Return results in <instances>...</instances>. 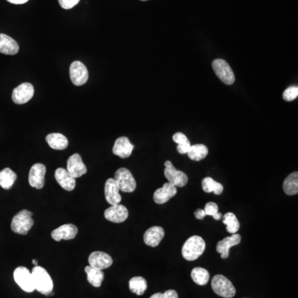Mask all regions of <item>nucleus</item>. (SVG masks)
I'll use <instances>...</instances> for the list:
<instances>
[{
    "label": "nucleus",
    "mask_w": 298,
    "mask_h": 298,
    "mask_svg": "<svg viewBox=\"0 0 298 298\" xmlns=\"http://www.w3.org/2000/svg\"><path fill=\"white\" fill-rule=\"evenodd\" d=\"M32 274L35 290L46 296L52 295L53 291V282L47 271L43 267L37 265L33 267Z\"/></svg>",
    "instance_id": "nucleus-1"
},
{
    "label": "nucleus",
    "mask_w": 298,
    "mask_h": 298,
    "mask_svg": "<svg viewBox=\"0 0 298 298\" xmlns=\"http://www.w3.org/2000/svg\"><path fill=\"white\" fill-rule=\"evenodd\" d=\"M206 250V242L202 237L194 235L189 238L182 246V257L187 261H194L202 256Z\"/></svg>",
    "instance_id": "nucleus-2"
},
{
    "label": "nucleus",
    "mask_w": 298,
    "mask_h": 298,
    "mask_svg": "<svg viewBox=\"0 0 298 298\" xmlns=\"http://www.w3.org/2000/svg\"><path fill=\"white\" fill-rule=\"evenodd\" d=\"M33 224V213L27 210H22L13 218L11 229L14 233L25 235L31 230Z\"/></svg>",
    "instance_id": "nucleus-3"
},
{
    "label": "nucleus",
    "mask_w": 298,
    "mask_h": 298,
    "mask_svg": "<svg viewBox=\"0 0 298 298\" xmlns=\"http://www.w3.org/2000/svg\"><path fill=\"white\" fill-rule=\"evenodd\" d=\"M211 287L215 293L224 298H232L236 293L233 283L226 277L218 274L211 281Z\"/></svg>",
    "instance_id": "nucleus-4"
},
{
    "label": "nucleus",
    "mask_w": 298,
    "mask_h": 298,
    "mask_svg": "<svg viewBox=\"0 0 298 298\" xmlns=\"http://www.w3.org/2000/svg\"><path fill=\"white\" fill-rule=\"evenodd\" d=\"M114 179L116 181L119 190L123 192H134L136 189V181L129 169L122 167L117 170Z\"/></svg>",
    "instance_id": "nucleus-5"
},
{
    "label": "nucleus",
    "mask_w": 298,
    "mask_h": 298,
    "mask_svg": "<svg viewBox=\"0 0 298 298\" xmlns=\"http://www.w3.org/2000/svg\"><path fill=\"white\" fill-rule=\"evenodd\" d=\"M212 68L219 79L226 85H232L235 81V74L228 62L223 59H215L212 62Z\"/></svg>",
    "instance_id": "nucleus-6"
},
{
    "label": "nucleus",
    "mask_w": 298,
    "mask_h": 298,
    "mask_svg": "<svg viewBox=\"0 0 298 298\" xmlns=\"http://www.w3.org/2000/svg\"><path fill=\"white\" fill-rule=\"evenodd\" d=\"M13 279L24 292H33L35 290L33 274L27 267H17L13 272Z\"/></svg>",
    "instance_id": "nucleus-7"
},
{
    "label": "nucleus",
    "mask_w": 298,
    "mask_h": 298,
    "mask_svg": "<svg viewBox=\"0 0 298 298\" xmlns=\"http://www.w3.org/2000/svg\"><path fill=\"white\" fill-rule=\"evenodd\" d=\"M164 175L169 183L176 187H183L188 182V177L183 171H179L174 167L170 161L165 162Z\"/></svg>",
    "instance_id": "nucleus-8"
},
{
    "label": "nucleus",
    "mask_w": 298,
    "mask_h": 298,
    "mask_svg": "<svg viewBox=\"0 0 298 298\" xmlns=\"http://www.w3.org/2000/svg\"><path fill=\"white\" fill-rule=\"evenodd\" d=\"M70 77L74 86H81L87 82L89 73L86 66L82 62L76 61L70 65Z\"/></svg>",
    "instance_id": "nucleus-9"
},
{
    "label": "nucleus",
    "mask_w": 298,
    "mask_h": 298,
    "mask_svg": "<svg viewBox=\"0 0 298 298\" xmlns=\"http://www.w3.org/2000/svg\"><path fill=\"white\" fill-rule=\"evenodd\" d=\"M34 94V88L30 83H22L13 90L12 99L17 105H23L29 102Z\"/></svg>",
    "instance_id": "nucleus-10"
},
{
    "label": "nucleus",
    "mask_w": 298,
    "mask_h": 298,
    "mask_svg": "<svg viewBox=\"0 0 298 298\" xmlns=\"http://www.w3.org/2000/svg\"><path fill=\"white\" fill-rule=\"evenodd\" d=\"M46 167L42 163H36L30 169L29 182L32 187L36 189H42L45 184V174Z\"/></svg>",
    "instance_id": "nucleus-11"
},
{
    "label": "nucleus",
    "mask_w": 298,
    "mask_h": 298,
    "mask_svg": "<svg viewBox=\"0 0 298 298\" xmlns=\"http://www.w3.org/2000/svg\"><path fill=\"white\" fill-rule=\"evenodd\" d=\"M105 217L109 221L122 223L129 217V211L123 205H114L106 210Z\"/></svg>",
    "instance_id": "nucleus-12"
},
{
    "label": "nucleus",
    "mask_w": 298,
    "mask_h": 298,
    "mask_svg": "<svg viewBox=\"0 0 298 298\" xmlns=\"http://www.w3.org/2000/svg\"><path fill=\"white\" fill-rule=\"evenodd\" d=\"M67 171L74 178H81L87 172L86 166L82 161L81 155L74 154L70 156L67 160Z\"/></svg>",
    "instance_id": "nucleus-13"
},
{
    "label": "nucleus",
    "mask_w": 298,
    "mask_h": 298,
    "mask_svg": "<svg viewBox=\"0 0 298 298\" xmlns=\"http://www.w3.org/2000/svg\"><path fill=\"white\" fill-rule=\"evenodd\" d=\"M89 263L90 267L97 268V269L103 270L110 267L113 263V259L111 256L106 253L101 251H95L90 254L89 257Z\"/></svg>",
    "instance_id": "nucleus-14"
},
{
    "label": "nucleus",
    "mask_w": 298,
    "mask_h": 298,
    "mask_svg": "<svg viewBox=\"0 0 298 298\" xmlns=\"http://www.w3.org/2000/svg\"><path fill=\"white\" fill-rule=\"evenodd\" d=\"M119 187L117 184L116 181L114 178L108 179L105 186V195H106V202L111 206L119 204L121 202V195L119 194Z\"/></svg>",
    "instance_id": "nucleus-15"
},
{
    "label": "nucleus",
    "mask_w": 298,
    "mask_h": 298,
    "mask_svg": "<svg viewBox=\"0 0 298 298\" xmlns=\"http://www.w3.org/2000/svg\"><path fill=\"white\" fill-rule=\"evenodd\" d=\"M240 241H241V235L239 234H234L231 236L226 237L218 242L216 251L220 255L222 259H227L230 255V248L238 245Z\"/></svg>",
    "instance_id": "nucleus-16"
},
{
    "label": "nucleus",
    "mask_w": 298,
    "mask_h": 298,
    "mask_svg": "<svg viewBox=\"0 0 298 298\" xmlns=\"http://www.w3.org/2000/svg\"><path fill=\"white\" fill-rule=\"evenodd\" d=\"M77 233L78 229L77 226L72 224H66L53 230L52 232V237L56 241H61L62 239L70 240L74 239Z\"/></svg>",
    "instance_id": "nucleus-17"
},
{
    "label": "nucleus",
    "mask_w": 298,
    "mask_h": 298,
    "mask_svg": "<svg viewBox=\"0 0 298 298\" xmlns=\"http://www.w3.org/2000/svg\"><path fill=\"white\" fill-rule=\"evenodd\" d=\"M178 189L173 185L167 182L162 187L158 189L154 194V201L157 204L162 205L167 203L169 200L177 195Z\"/></svg>",
    "instance_id": "nucleus-18"
},
{
    "label": "nucleus",
    "mask_w": 298,
    "mask_h": 298,
    "mask_svg": "<svg viewBox=\"0 0 298 298\" xmlns=\"http://www.w3.org/2000/svg\"><path fill=\"white\" fill-rule=\"evenodd\" d=\"M134 148V146L130 143L129 138L126 137H120L117 138L114 143L113 154L121 158H127L130 157Z\"/></svg>",
    "instance_id": "nucleus-19"
},
{
    "label": "nucleus",
    "mask_w": 298,
    "mask_h": 298,
    "mask_svg": "<svg viewBox=\"0 0 298 298\" xmlns=\"http://www.w3.org/2000/svg\"><path fill=\"white\" fill-rule=\"evenodd\" d=\"M55 178L58 184L66 191H73L76 187V178L70 175L66 169L62 167L57 168L55 171Z\"/></svg>",
    "instance_id": "nucleus-20"
},
{
    "label": "nucleus",
    "mask_w": 298,
    "mask_h": 298,
    "mask_svg": "<svg viewBox=\"0 0 298 298\" xmlns=\"http://www.w3.org/2000/svg\"><path fill=\"white\" fill-rule=\"evenodd\" d=\"M164 230L160 226H153L145 232L143 240L147 245L150 247H157L164 237Z\"/></svg>",
    "instance_id": "nucleus-21"
},
{
    "label": "nucleus",
    "mask_w": 298,
    "mask_h": 298,
    "mask_svg": "<svg viewBox=\"0 0 298 298\" xmlns=\"http://www.w3.org/2000/svg\"><path fill=\"white\" fill-rule=\"evenodd\" d=\"M19 51V46L15 40L9 36L0 33V53L5 55H16Z\"/></svg>",
    "instance_id": "nucleus-22"
},
{
    "label": "nucleus",
    "mask_w": 298,
    "mask_h": 298,
    "mask_svg": "<svg viewBox=\"0 0 298 298\" xmlns=\"http://www.w3.org/2000/svg\"><path fill=\"white\" fill-rule=\"evenodd\" d=\"M46 143L52 148L56 150H64L68 147V139L63 134L53 133L46 136Z\"/></svg>",
    "instance_id": "nucleus-23"
},
{
    "label": "nucleus",
    "mask_w": 298,
    "mask_h": 298,
    "mask_svg": "<svg viewBox=\"0 0 298 298\" xmlns=\"http://www.w3.org/2000/svg\"><path fill=\"white\" fill-rule=\"evenodd\" d=\"M86 275H87V280L89 283L94 287H100L102 284L105 274L102 270L97 269L94 267L87 266L85 268Z\"/></svg>",
    "instance_id": "nucleus-24"
},
{
    "label": "nucleus",
    "mask_w": 298,
    "mask_h": 298,
    "mask_svg": "<svg viewBox=\"0 0 298 298\" xmlns=\"http://www.w3.org/2000/svg\"><path fill=\"white\" fill-rule=\"evenodd\" d=\"M283 191L288 195H296L298 193V173L294 171L290 174L283 182Z\"/></svg>",
    "instance_id": "nucleus-25"
},
{
    "label": "nucleus",
    "mask_w": 298,
    "mask_h": 298,
    "mask_svg": "<svg viewBox=\"0 0 298 298\" xmlns=\"http://www.w3.org/2000/svg\"><path fill=\"white\" fill-rule=\"evenodd\" d=\"M17 175L11 169L7 167L0 171V186L5 190H9L11 188L14 184Z\"/></svg>",
    "instance_id": "nucleus-26"
},
{
    "label": "nucleus",
    "mask_w": 298,
    "mask_h": 298,
    "mask_svg": "<svg viewBox=\"0 0 298 298\" xmlns=\"http://www.w3.org/2000/svg\"><path fill=\"white\" fill-rule=\"evenodd\" d=\"M130 289L133 293H135L138 296H141L144 293L147 288V281L143 279V277H134L130 279Z\"/></svg>",
    "instance_id": "nucleus-27"
},
{
    "label": "nucleus",
    "mask_w": 298,
    "mask_h": 298,
    "mask_svg": "<svg viewBox=\"0 0 298 298\" xmlns=\"http://www.w3.org/2000/svg\"><path fill=\"white\" fill-rule=\"evenodd\" d=\"M208 153V148L206 145L195 144L191 145V148L187 153V155H188L189 158H191V160L199 162V161L206 158Z\"/></svg>",
    "instance_id": "nucleus-28"
},
{
    "label": "nucleus",
    "mask_w": 298,
    "mask_h": 298,
    "mask_svg": "<svg viewBox=\"0 0 298 298\" xmlns=\"http://www.w3.org/2000/svg\"><path fill=\"white\" fill-rule=\"evenodd\" d=\"M202 189L206 193H215L220 195L224 191V186L219 182H215L213 178H206L202 181Z\"/></svg>",
    "instance_id": "nucleus-29"
},
{
    "label": "nucleus",
    "mask_w": 298,
    "mask_h": 298,
    "mask_svg": "<svg viewBox=\"0 0 298 298\" xmlns=\"http://www.w3.org/2000/svg\"><path fill=\"white\" fill-rule=\"evenodd\" d=\"M191 275L194 283L200 286L206 285L210 279V274L203 267H195L191 271Z\"/></svg>",
    "instance_id": "nucleus-30"
},
{
    "label": "nucleus",
    "mask_w": 298,
    "mask_h": 298,
    "mask_svg": "<svg viewBox=\"0 0 298 298\" xmlns=\"http://www.w3.org/2000/svg\"><path fill=\"white\" fill-rule=\"evenodd\" d=\"M223 223L226 225V230L230 234H236L240 227V224L235 214L232 212L226 213L223 216Z\"/></svg>",
    "instance_id": "nucleus-31"
},
{
    "label": "nucleus",
    "mask_w": 298,
    "mask_h": 298,
    "mask_svg": "<svg viewBox=\"0 0 298 298\" xmlns=\"http://www.w3.org/2000/svg\"><path fill=\"white\" fill-rule=\"evenodd\" d=\"M173 141L176 143H178V153L181 154H186L188 153L191 148V143L188 140L187 137L182 133H176L173 135Z\"/></svg>",
    "instance_id": "nucleus-32"
},
{
    "label": "nucleus",
    "mask_w": 298,
    "mask_h": 298,
    "mask_svg": "<svg viewBox=\"0 0 298 298\" xmlns=\"http://www.w3.org/2000/svg\"><path fill=\"white\" fill-rule=\"evenodd\" d=\"M204 211L206 215L212 216L216 220H219L222 218V214L219 212V207L215 202H208L205 206Z\"/></svg>",
    "instance_id": "nucleus-33"
},
{
    "label": "nucleus",
    "mask_w": 298,
    "mask_h": 298,
    "mask_svg": "<svg viewBox=\"0 0 298 298\" xmlns=\"http://www.w3.org/2000/svg\"><path fill=\"white\" fill-rule=\"evenodd\" d=\"M298 96L297 86H290L284 90L283 94V100L286 101H292Z\"/></svg>",
    "instance_id": "nucleus-34"
},
{
    "label": "nucleus",
    "mask_w": 298,
    "mask_h": 298,
    "mask_svg": "<svg viewBox=\"0 0 298 298\" xmlns=\"http://www.w3.org/2000/svg\"><path fill=\"white\" fill-rule=\"evenodd\" d=\"M150 298H178V294L175 290H167L163 293L158 292V293L154 294Z\"/></svg>",
    "instance_id": "nucleus-35"
},
{
    "label": "nucleus",
    "mask_w": 298,
    "mask_h": 298,
    "mask_svg": "<svg viewBox=\"0 0 298 298\" xmlns=\"http://www.w3.org/2000/svg\"><path fill=\"white\" fill-rule=\"evenodd\" d=\"M58 1L59 5L64 9H72L73 7L76 6L80 2V0H58Z\"/></svg>",
    "instance_id": "nucleus-36"
},
{
    "label": "nucleus",
    "mask_w": 298,
    "mask_h": 298,
    "mask_svg": "<svg viewBox=\"0 0 298 298\" xmlns=\"http://www.w3.org/2000/svg\"><path fill=\"white\" fill-rule=\"evenodd\" d=\"M194 215H195V218L198 219H204L206 216V212H205L204 210H202V209L196 210L194 213Z\"/></svg>",
    "instance_id": "nucleus-37"
},
{
    "label": "nucleus",
    "mask_w": 298,
    "mask_h": 298,
    "mask_svg": "<svg viewBox=\"0 0 298 298\" xmlns=\"http://www.w3.org/2000/svg\"><path fill=\"white\" fill-rule=\"evenodd\" d=\"M7 1L13 4V5H23L25 3L28 2L29 0H7Z\"/></svg>",
    "instance_id": "nucleus-38"
},
{
    "label": "nucleus",
    "mask_w": 298,
    "mask_h": 298,
    "mask_svg": "<svg viewBox=\"0 0 298 298\" xmlns=\"http://www.w3.org/2000/svg\"><path fill=\"white\" fill-rule=\"evenodd\" d=\"M33 264H34V265L37 266V261L36 260V259H33Z\"/></svg>",
    "instance_id": "nucleus-39"
},
{
    "label": "nucleus",
    "mask_w": 298,
    "mask_h": 298,
    "mask_svg": "<svg viewBox=\"0 0 298 298\" xmlns=\"http://www.w3.org/2000/svg\"><path fill=\"white\" fill-rule=\"evenodd\" d=\"M141 1H147V0H141Z\"/></svg>",
    "instance_id": "nucleus-40"
}]
</instances>
